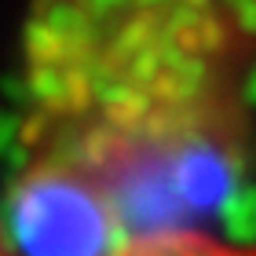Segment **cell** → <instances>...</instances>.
I'll use <instances>...</instances> for the list:
<instances>
[{"instance_id": "3", "label": "cell", "mask_w": 256, "mask_h": 256, "mask_svg": "<svg viewBox=\"0 0 256 256\" xmlns=\"http://www.w3.org/2000/svg\"><path fill=\"white\" fill-rule=\"evenodd\" d=\"M0 256H22L18 246H15V238H11V230H8L4 212H0Z\"/></svg>"}, {"instance_id": "1", "label": "cell", "mask_w": 256, "mask_h": 256, "mask_svg": "<svg viewBox=\"0 0 256 256\" xmlns=\"http://www.w3.org/2000/svg\"><path fill=\"white\" fill-rule=\"evenodd\" d=\"M256 4L77 0L22 26V256H114L230 205L252 154Z\"/></svg>"}, {"instance_id": "2", "label": "cell", "mask_w": 256, "mask_h": 256, "mask_svg": "<svg viewBox=\"0 0 256 256\" xmlns=\"http://www.w3.org/2000/svg\"><path fill=\"white\" fill-rule=\"evenodd\" d=\"M114 256H256V242L238 238H216L208 230H161L121 246Z\"/></svg>"}]
</instances>
